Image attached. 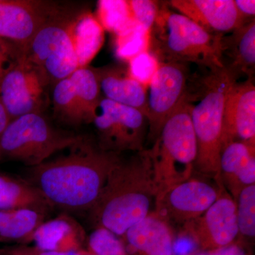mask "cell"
Returning <instances> with one entry per match:
<instances>
[{
  "mask_svg": "<svg viewBox=\"0 0 255 255\" xmlns=\"http://www.w3.org/2000/svg\"><path fill=\"white\" fill-rule=\"evenodd\" d=\"M68 155L30 167V182L53 207L89 211L95 204L109 174L122 154L101 149L85 139Z\"/></svg>",
  "mask_w": 255,
  "mask_h": 255,
  "instance_id": "cell-1",
  "label": "cell"
},
{
  "mask_svg": "<svg viewBox=\"0 0 255 255\" xmlns=\"http://www.w3.org/2000/svg\"><path fill=\"white\" fill-rule=\"evenodd\" d=\"M157 195L150 150L122 156L109 174L100 195L88 211L94 228L122 237L155 209Z\"/></svg>",
  "mask_w": 255,
  "mask_h": 255,
  "instance_id": "cell-2",
  "label": "cell"
},
{
  "mask_svg": "<svg viewBox=\"0 0 255 255\" xmlns=\"http://www.w3.org/2000/svg\"><path fill=\"white\" fill-rule=\"evenodd\" d=\"M191 110L189 100L183 101L165 121L149 149L157 195L191 179L195 170L197 144Z\"/></svg>",
  "mask_w": 255,
  "mask_h": 255,
  "instance_id": "cell-3",
  "label": "cell"
},
{
  "mask_svg": "<svg viewBox=\"0 0 255 255\" xmlns=\"http://www.w3.org/2000/svg\"><path fill=\"white\" fill-rule=\"evenodd\" d=\"M85 139L57 128L43 114H28L11 121L0 137V158L36 167L56 152L80 145Z\"/></svg>",
  "mask_w": 255,
  "mask_h": 255,
  "instance_id": "cell-4",
  "label": "cell"
},
{
  "mask_svg": "<svg viewBox=\"0 0 255 255\" xmlns=\"http://www.w3.org/2000/svg\"><path fill=\"white\" fill-rule=\"evenodd\" d=\"M236 82L226 68L211 73L206 83L205 93L191 110L197 144L195 170L215 181L220 178L225 102L228 90Z\"/></svg>",
  "mask_w": 255,
  "mask_h": 255,
  "instance_id": "cell-5",
  "label": "cell"
},
{
  "mask_svg": "<svg viewBox=\"0 0 255 255\" xmlns=\"http://www.w3.org/2000/svg\"><path fill=\"white\" fill-rule=\"evenodd\" d=\"M75 14L64 9L40 28L24 50L26 59L49 85L69 78L80 68L72 31Z\"/></svg>",
  "mask_w": 255,
  "mask_h": 255,
  "instance_id": "cell-6",
  "label": "cell"
},
{
  "mask_svg": "<svg viewBox=\"0 0 255 255\" xmlns=\"http://www.w3.org/2000/svg\"><path fill=\"white\" fill-rule=\"evenodd\" d=\"M97 145L122 154L145 150L148 136L147 117L140 111L102 97L93 115Z\"/></svg>",
  "mask_w": 255,
  "mask_h": 255,
  "instance_id": "cell-7",
  "label": "cell"
},
{
  "mask_svg": "<svg viewBox=\"0 0 255 255\" xmlns=\"http://www.w3.org/2000/svg\"><path fill=\"white\" fill-rule=\"evenodd\" d=\"M166 33L164 51L169 60L192 63L209 68L211 73L225 68L221 36L209 33L187 16L169 13L164 16Z\"/></svg>",
  "mask_w": 255,
  "mask_h": 255,
  "instance_id": "cell-8",
  "label": "cell"
},
{
  "mask_svg": "<svg viewBox=\"0 0 255 255\" xmlns=\"http://www.w3.org/2000/svg\"><path fill=\"white\" fill-rule=\"evenodd\" d=\"M48 86L39 70L23 55L0 83V100L11 122L28 114H43L48 105Z\"/></svg>",
  "mask_w": 255,
  "mask_h": 255,
  "instance_id": "cell-9",
  "label": "cell"
},
{
  "mask_svg": "<svg viewBox=\"0 0 255 255\" xmlns=\"http://www.w3.org/2000/svg\"><path fill=\"white\" fill-rule=\"evenodd\" d=\"M188 70L184 63L168 60L159 63L147 94V140L154 142L162 126L187 98Z\"/></svg>",
  "mask_w": 255,
  "mask_h": 255,
  "instance_id": "cell-10",
  "label": "cell"
},
{
  "mask_svg": "<svg viewBox=\"0 0 255 255\" xmlns=\"http://www.w3.org/2000/svg\"><path fill=\"white\" fill-rule=\"evenodd\" d=\"M216 183L220 186L216 201L202 216L182 228L188 240L202 251L232 244L239 237L236 201L220 179Z\"/></svg>",
  "mask_w": 255,
  "mask_h": 255,
  "instance_id": "cell-11",
  "label": "cell"
},
{
  "mask_svg": "<svg viewBox=\"0 0 255 255\" xmlns=\"http://www.w3.org/2000/svg\"><path fill=\"white\" fill-rule=\"evenodd\" d=\"M219 194V184L214 186L208 181L191 178L158 194L154 211L172 227L182 228L202 216Z\"/></svg>",
  "mask_w": 255,
  "mask_h": 255,
  "instance_id": "cell-12",
  "label": "cell"
},
{
  "mask_svg": "<svg viewBox=\"0 0 255 255\" xmlns=\"http://www.w3.org/2000/svg\"><path fill=\"white\" fill-rule=\"evenodd\" d=\"M65 8L41 0H0V38L25 50L40 28Z\"/></svg>",
  "mask_w": 255,
  "mask_h": 255,
  "instance_id": "cell-13",
  "label": "cell"
},
{
  "mask_svg": "<svg viewBox=\"0 0 255 255\" xmlns=\"http://www.w3.org/2000/svg\"><path fill=\"white\" fill-rule=\"evenodd\" d=\"M233 141L255 145V87L253 78L241 83L234 82L226 96L222 147Z\"/></svg>",
  "mask_w": 255,
  "mask_h": 255,
  "instance_id": "cell-14",
  "label": "cell"
},
{
  "mask_svg": "<svg viewBox=\"0 0 255 255\" xmlns=\"http://www.w3.org/2000/svg\"><path fill=\"white\" fill-rule=\"evenodd\" d=\"M174 228L153 211L121 237L128 255H175Z\"/></svg>",
  "mask_w": 255,
  "mask_h": 255,
  "instance_id": "cell-15",
  "label": "cell"
},
{
  "mask_svg": "<svg viewBox=\"0 0 255 255\" xmlns=\"http://www.w3.org/2000/svg\"><path fill=\"white\" fill-rule=\"evenodd\" d=\"M170 4L212 34L224 36L246 23L234 0H173Z\"/></svg>",
  "mask_w": 255,
  "mask_h": 255,
  "instance_id": "cell-16",
  "label": "cell"
},
{
  "mask_svg": "<svg viewBox=\"0 0 255 255\" xmlns=\"http://www.w3.org/2000/svg\"><path fill=\"white\" fill-rule=\"evenodd\" d=\"M220 179L235 201L242 189L255 184V145L233 141L223 145Z\"/></svg>",
  "mask_w": 255,
  "mask_h": 255,
  "instance_id": "cell-17",
  "label": "cell"
},
{
  "mask_svg": "<svg viewBox=\"0 0 255 255\" xmlns=\"http://www.w3.org/2000/svg\"><path fill=\"white\" fill-rule=\"evenodd\" d=\"M104 98L140 111L147 118V89L115 66L93 68Z\"/></svg>",
  "mask_w": 255,
  "mask_h": 255,
  "instance_id": "cell-18",
  "label": "cell"
},
{
  "mask_svg": "<svg viewBox=\"0 0 255 255\" xmlns=\"http://www.w3.org/2000/svg\"><path fill=\"white\" fill-rule=\"evenodd\" d=\"M86 240L81 225L68 215L62 214L42 223L30 242L33 241L36 248L43 251L73 252L82 251Z\"/></svg>",
  "mask_w": 255,
  "mask_h": 255,
  "instance_id": "cell-19",
  "label": "cell"
},
{
  "mask_svg": "<svg viewBox=\"0 0 255 255\" xmlns=\"http://www.w3.org/2000/svg\"><path fill=\"white\" fill-rule=\"evenodd\" d=\"M222 58L228 55L230 65L226 67L235 79L241 74L253 78L255 68V18L246 22L231 32L228 36H221Z\"/></svg>",
  "mask_w": 255,
  "mask_h": 255,
  "instance_id": "cell-20",
  "label": "cell"
},
{
  "mask_svg": "<svg viewBox=\"0 0 255 255\" xmlns=\"http://www.w3.org/2000/svg\"><path fill=\"white\" fill-rule=\"evenodd\" d=\"M21 209L36 210L47 215L53 207L31 183L0 174V211Z\"/></svg>",
  "mask_w": 255,
  "mask_h": 255,
  "instance_id": "cell-21",
  "label": "cell"
},
{
  "mask_svg": "<svg viewBox=\"0 0 255 255\" xmlns=\"http://www.w3.org/2000/svg\"><path fill=\"white\" fill-rule=\"evenodd\" d=\"M46 214L36 210L21 209L0 211V239L26 243L44 222Z\"/></svg>",
  "mask_w": 255,
  "mask_h": 255,
  "instance_id": "cell-22",
  "label": "cell"
},
{
  "mask_svg": "<svg viewBox=\"0 0 255 255\" xmlns=\"http://www.w3.org/2000/svg\"><path fill=\"white\" fill-rule=\"evenodd\" d=\"M72 31L80 67H86L103 45L104 28L92 14L82 13L74 18Z\"/></svg>",
  "mask_w": 255,
  "mask_h": 255,
  "instance_id": "cell-23",
  "label": "cell"
},
{
  "mask_svg": "<svg viewBox=\"0 0 255 255\" xmlns=\"http://www.w3.org/2000/svg\"><path fill=\"white\" fill-rule=\"evenodd\" d=\"M69 78L81 106L85 123L91 124L96 108L103 97L97 74L91 67H82L75 70Z\"/></svg>",
  "mask_w": 255,
  "mask_h": 255,
  "instance_id": "cell-24",
  "label": "cell"
},
{
  "mask_svg": "<svg viewBox=\"0 0 255 255\" xmlns=\"http://www.w3.org/2000/svg\"><path fill=\"white\" fill-rule=\"evenodd\" d=\"M52 102L55 117L63 123L73 127L86 124L70 78L63 79L53 85Z\"/></svg>",
  "mask_w": 255,
  "mask_h": 255,
  "instance_id": "cell-25",
  "label": "cell"
},
{
  "mask_svg": "<svg viewBox=\"0 0 255 255\" xmlns=\"http://www.w3.org/2000/svg\"><path fill=\"white\" fill-rule=\"evenodd\" d=\"M99 17L102 27L113 32L117 36L135 23L128 1H99Z\"/></svg>",
  "mask_w": 255,
  "mask_h": 255,
  "instance_id": "cell-26",
  "label": "cell"
},
{
  "mask_svg": "<svg viewBox=\"0 0 255 255\" xmlns=\"http://www.w3.org/2000/svg\"><path fill=\"white\" fill-rule=\"evenodd\" d=\"M150 44L151 31L135 23L131 28L117 36V55L129 62L137 55L150 51Z\"/></svg>",
  "mask_w": 255,
  "mask_h": 255,
  "instance_id": "cell-27",
  "label": "cell"
},
{
  "mask_svg": "<svg viewBox=\"0 0 255 255\" xmlns=\"http://www.w3.org/2000/svg\"><path fill=\"white\" fill-rule=\"evenodd\" d=\"M236 203L238 233L242 237H255V184L242 189Z\"/></svg>",
  "mask_w": 255,
  "mask_h": 255,
  "instance_id": "cell-28",
  "label": "cell"
},
{
  "mask_svg": "<svg viewBox=\"0 0 255 255\" xmlns=\"http://www.w3.org/2000/svg\"><path fill=\"white\" fill-rule=\"evenodd\" d=\"M87 244L92 255H128L121 238L105 228H94Z\"/></svg>",
  "mask_w": 255,
  "mask_h": 255,
  "instance_id": "cell-29",
  "label": "cell"
},
{
  "mask_svg": "<svg viewBox=\"0 0 255 255\" xmlns=\"http://www.w3.org/2000/svg\"><path fill=\"white\" fill-rule=\"evenodd\" d=\"M159 63L155 55L150 51L144 52L129 61L128 73L147 89L159 68Z\"/></svg>",
  "mask_w": 255,
  "mask_h": 255,
  "instance_id": "cell-30",
  "label": "cell"
},
{
  "mask_svg": "<svg viewBox=\"0 0 255 255\" xmlns=\"http://www.w3.org/2000/svg\"><path fill=\"white\" fill-rule=\"evenodd\" d=\"M128 2L135 22L147 31H152L159 15L157 2L151 0H130Z\"/></svg>",
  "mask_w": 255,
  "mask_h": 255,
  "instance_id": "cell-31",
  "label": "cell"
},
{
  "mask_svg": "<svg viewBox=\"0 0 255 255\" xmlns=\"http://www.w3.org/2000/svg\"><path fill=\"white\" fill-rule=\"evenodd\" d=\"M24 50L13 42L0 38V83L6 74L18 63Z\"/></svg>",
  "mask_w": 255,
  "mask_h": 255,
  "instance_id": "cell-32",
  "label": "cell"
},
{
  "mask_svg": "<svg viewBox=\"0 0 255 255\" xmlns=\"http://www.w3.org/2000/svg\"><path fill=\"white\" fill-rule=\"evenodd\" d=\"M87 251H73V252H56L47 251L38 249L36 247H28L26 246H18L11 248L4 253L3 255H85Z\"/></svg>",
  "mask_w": 255,
  "mask_h": 255,
  "instance_id": "cell-33",
  "label": "cell"
},
{
  "mask_svg": "<svg viewBox=\"0 0 255 255\" xmlns=\"http://www.w3.org/2000/svg\"><path fill=\"white\" fill-rule=\"evenodd\" d=\"M196 255H248L246 248L237 241L216 249L202 251Z\"/></svg>",
  "mask_w": 255,
  "mask_h": 255,
  "instance_id": "cell-34",
  "label": "cell"
},
{
  "mask_svg": "<svg viewBox=\"0 0 255 255\" xmlns=\"http://www.w3.org/2000/svg\"><path fill=\"white\" fill-rule=\"evenodd\" d=\"M235 4L243 19L254 17L255 15V0H236Z\"/></svg>",
  "mask_w": 255,
  "mask_h": 255,
  "instance_id": "cell-35",
  "label": "cell"
},
{
  "mask_svg": "<svg viewBox=\"0 0 255 255\" xmlns=\"http://www.w3.org/2000/svg\"><path fill=\"white\" fill-rule=\"evenodd\" d=\"M10 122H11V119H10L9 114L5 110L4 106L0 100V137L1 136Z\"/></svg>",
  "mask_w": 255,
  "mask_h": 255,
  "instance_id": "cell-36",
  "label": "cell"
},
{
  "mask_svg": "<svg viewBox=\"0 0 255 255\" xmlns=\"http://www.w3.org/2000/svg\"><path fill=\"white\" fill-rule=\"evenodd\" d=\"M3 255V251H1V250H0V255Z\"/></svg>",
  "mask_w": 255,
  "mask_h": 255,
  "instance_id": "cell-37",
  "label": "cell"
},
{
  "mask_svg": "<svg viewBox=\"0 0 255 255\" xmlns=\"http://www.w3.org/2000/svg\"><path fill=\"white\" fill-rule=\"evenodd\" d=\"M85 255H92L90 254V253H89L88 252H87V254Z\"/></svg>",
  "mask_w": 255,
  "mask_h": 255,
  "instance_id": "cell-38",
  "label": "cell"
},
{
  "mask_svg": "<svg viewBox=\"0 0 255 255\" xmlns=\"http://www.w3.org/2000/svg\"><path fill=\"white\" fill-rule=\"evenodd\" d=\"M0 242H1V239H0Z\"/></svg>",
  "mask_w": 255,
  "mask_h": 255,
  "instance_id": "cell-39",
  "label": "cell"
}]
</instances>
